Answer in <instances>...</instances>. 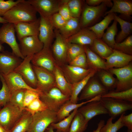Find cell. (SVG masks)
Returning a JSON list of instances; mask_svg holds the SVG:
<instances>
[{"instance_id": "obj_3", "label": "cell", "mask_w": 132, "mask_h": 132, "mask_svg": "<svg viewBox=\"0 0 132 132\" xmlns=\"http://www.w3.org/2000/svg\"><path fill=\"white\" fill-rule=\"evenodd\" d=\"M39 98L48 109L57 112L65 103L70 100V97L54 87L47 91L40 92Z\"/></svg>"}, {"instance_id": "obj_56", "label": "cell", "mask_w": 132, "mask_h": 132, "mask_svg": "<svg viewBox=\"0 0 132 132\" xmlns=\"http://www.w3.org/2000/svg\"><path fill=\"white\" fill-rule=\"evenodd\" d=\"M7 21L2 17L0 15V23L3 24L8 23Z\"/></svg>"}, {"instance_id": "obj_60", "label": "cell", "mask_w": 132, "mask_h": 132, "mask_svg": "<svg viewBox=\"0 0 132 132\" xmlns=\"http://www.w3.org/2000/svg\"><path fill=\"white\" fill-rule=\"evenodd\" d=\"M0 107H1V106H0Z\"/></svg>"}, {"instance_id": "obj_18", "label": "cell", "mask_w": 132, "mask_h": 132, "mask_svg": "<svg viewBox=\"0 0 132 132\" xmlns=\"http://www.w3.org/2000/svg\"><path fill=\"white\" fill-rule=\"evenodd\" d=\"M38 37L44 47H50L55 38L54 28L50 19L40 17Z\"/></svg>"}, {"instance_id": "obj_16", "label": "cell", "mask_w": 132, "mask_h": 132, "mask_svg": "<svg viewBox=\"0 0 132 132\" xmlns=\"http://www.w3.org/2000/svg\"><path fill=\"white\" fill-rule=\"evenodd\" d=\"M59 66L67 81L72 84L83 79L92 69H83L72 66L68 64Z\"/></svg>"}, {"instance_id": "obj_46", "label": "cell", "mask_w": 132, "mask_h": 132, "mask_svg": "<svg viewBox=\"0 0 132 132\" xmlns=\"http://www.w3.org/2000/svg\"><path fill=\"white\" fill-rule=\"evenodd\" d=\"M68 64L72 66L83 69H90L88 65L86 56L85 52L77 56Z\"/></svg>"}, {"instance_id": "obj_2", "label": "cell", "mask_w": 132, "mask_h": 132, "mask_svg": "<svg viewBox=\"0 0 132 132\" xmlns=\"http://www.w3.org/2000/svg\"><path fill=\"white\" fill-rule=\"evenodd\" d=\"M107 7L105 3L95 6H89L85 3L79 18L81 28H88L94 25L104 16Z\"/></svg>"}, {"instance_id": "obj_47", "label": "cell", "mask_w": 132, "mask_h": 132, "mask_svg": "<svg viewBox=\"0 0 132 132\" xmlns=\"http://www.w3.org/2000/svg\"><path fill=\"white\" fill-rule=\"evenodd\" d=\"M40 92L39 91L26 89L25 91L24 97V108L28 106L35 99L39 97Z\"/></svg>"}, {"instance_id": "obj_32", "label": "cell", "mask_w": 132, "mask_h": 132, "mask_svg": "<svg viewBox=\"0 0 132 132\" xmlns=\"http://www.w3.org/2000/svg\"><path fill=\"white\" fill-rule=\"evenodd\" d=\"M115 13L107 14L99 22L88 28L95 34L97 38L101 39L105 30L108 27L111 22L114 19Z\"/></svg>"}, {"instance_id": "obj_9", "label": "cell", "mask_w": 132, "mask_h": 132, "mask_svg": "<svg viewBox=\"0 0 132 132\" xmlns=\"http://www.w3.org/2000/svg\"><path fill=\"white\" fill-rule=\"evenodd\" d=\"M100 101L113 119L128 110L132 109V103L110 98L101 97Z\"/></svg>"}, {"instance_id": "obj_21", "label": "cell", "mask_w": 132, "mask_h": 132, "mask_svg": "<svg viewBox=\"0 0 132 132\" xmlns=\"http://www.w3.org/2000/svg\"><path fill=\"white\" fill-rule=\"evenodd\" d=\"M106 65L107 70L113 68H119L129 64L132 60V55L113 49L112 54L105 58Z\"/></svg>"}, {"instance_id": "obj_35", "label": "cell", "mask_w": 132, "mask_h": 132, "mask_svg": "<svg viewBox=\"0 0 132 132\" xmlns=\"http://www.w3.org/2000/svg\"><path fill=\"white\" fill-rule=\"evenodd\" d=\"M88 122L77 111L72 120L68 132H84L87 127Z\"/></svg>"}, {"instance_id": "obj_25", "label": "cell", "mask_w": 132, "mask_h": 132, "mask_svg": "<svg viewBox=\"0 0 132 132\" xmlns=\"http://www.w3.org/2000/svg\"><path fill=\"white\" fill-rule=\"evenodd\" d=\"M101 96H97L88 100L79 103H74L70 100L65 103L56 112L58 122L60 121L68 116L75 109L78 108L88 103L94 101L100 100Z\"/></svg>"}, {"instance_id": "obj_33", "label": "cell", "mask_w": 132, "mask_h": 132, "mask_svg": "<svg viewBox=\"0 0 132 132\" xmlns=\"http://www.w3.org/2000/svg\"><path fill=\"white\" fill-rule=\"evenodd\" d=\"M97 72L102 84L108 90H113L116 88L117 80L113 75L107 70H101Z\"/></svg>"}, {"instance_id": "obj_13", "label": "cell", "mask_w": 132, "mask_h": 132, "mask_svg": "<svg viewBox=\"0 0 132 132\" xmlns=\"http://www.w3.org/2000/svg\"><path fill=\"white\" fill-rule=\"evenodd\" d=\"M108 91L94 76L89 80L82 91L79 100H88L98 96H101L108 92Z\"/></svg>"}, {"instance_id": "obj_10", "label": "cell", "mask_w": 132, "mask_h": 132, "mask_svg": "<svg viewBox=\"0 0 132 132\" xmlns=\"http://www.w3.org/2000/svg\"><path fill=\"white\" fill-rule=\"evenodd\" d=\"M40 17L50 19L52 16L58 12L61 0H28Z\"/></svg>"}, {"instance_id": "obj_48", "label": "cell", "mask_w": 132, "mask_h": 132, "mask_svg": "<svg viewBox=\"0 0 132 132\" xmlns=\"http://www.w3.org/2000/svg\"><path fill=\"white\" fill-rule=\"evenodd\" d=\"M21 0H8L5 1L0 0V15L2 17L5 13Z\"/></svg>"}, {"instance_id": "obj_22", "label": "cell", "mask_w": 132, "mask_h": 132, "mask_svg": "<svg viewBox=\"0 0 132 132\" xmlns=\"http://www.w3.org/2000/svg\"><path fill=\"white\" fill-rule=\"evenodd\" d=\"M97 38L92 31L88 28H85L81 29L77 33L66 40L69 43L89 47Z\"/></svg>"}, {"instance_id": "obj_53", "label": "cell", "mask_w": 132, "mask_h": 132, "mask_svg": "<svg viewBox=\"0 0 132 132\" xmlns=\"http://www.w3.org/2000/svg\"><path fill=\"white\" fill-rule=\"evenodd\" d=\"M105 121L103 120H100L98 124L97 129L94 130L92 132H100L101 129L105 125Z\"/></svg>"}, {"instance_id": "obj_55", "label": "cell", "mask_w": 132, "mask_h": 132, "mask_svg": "<svg viewBox=\"0 0 132 132\" xmlns=\"http://www.w3.org/2000/svg\"><path fill=\"white\" fill-rule=\"evenodd\" d=\"M11 130H8L5 129L0 124V132H10Z\"/></svg>"}, {"instance_id": "obj_23", "label": "cell", "mask_w": 132, "mask_h": 132, "mask_svg": "<svg viewBox=\"0 0 132 132\" xmlns=\"http://www.w3.org/2000/svg\"><path fill=\"white\" fill-rule=\"evenodd\" d=\"M2 76L11 92L20 89H25L39 91L29 86L19 74L13 71Z\"/></svg>"}, {"instance_id": "obj_12", "label": "cell", "mask_w": 132, "mask_h": 132, "mask_svg": "<svg viewBox=\"0 0 132 132\" xmlns=\"http://www.w3.org/2000/svg\"><path fill=\"white\" fill-rule=\"evenodd\" d=\"M32 65L37 80L36 89L43 92L56 87L53 73L44 68Z\"/></svg>"}, {"instance_id": "obj_7", "label": "cell", "mask_w": 132, "mask_h": 132, "mask_svg": "<svg viewBox=\"0 0 132 132\" xmlns=\"http://www.w3.org/2000/svg\"><path fill=\"white\" fill-rule=\"evenodd\" d=\"M54 32L55 40L50 47L52 54L58 66L68 64L67 58L69 43L58 30L54 29Z\"/></svg>"}, {"instance_id": "obj_19", "label": "cell", "mask_w": 132, "mask_h": 132, "mask_svg": "<svg viewBox=\"0 0 132 132\" xmlns=\"http://www.w3.org/2000/svg\"><path fill=\"white\" fill-rule=\"evenodd\" d=\"M77 111L88 122L96 116L108 114L107 110L100 100L89 102L78 108Z\"/></svg>"}, {"instance_id": "obj_36", "label": "cell", "mask_w": 132, "mask_h": 132, "mask_svg": "<svg viewBox=\"0 0 132 132\" xmlns=\"http://www.w3.org/2000/svg\"><path fill=\"white\" fill-rule=\"evenodd\" d=\"M78 108L74 110L68 116L61 121L56 123H51L50 125L56 132H68L72 120Z\"/></svg>"}, {"instance_id": "obj_54", "label": "cell", "mask_w": 132, "mask_h": 132, "mask_svg": "<svg viewBox=\"0 0 132 132\" xmlns=\"http://www.w3.org/2000/svg\"><path fill=\"white\" fill-rule=\"evenodd\" d=\"M45 132H55L54 131V129L52 128L50 125L49 127H48L45 130Z\"/></svg>"}, {"instance_id": "obj_14", "label": "cell", "mask_w": 132, "mask_h": 132, "mask_svg": "<svg viewBox=\"0 0 132 132\" xmlns=\"http://www.w3.org/2000/svg\"><path fill=\"white\" fill-rule=\"evenodd\" d=\"M19 48L21 53L24 58L33 55L40 51L44 45L38 35L24 37L19 40Z\"/></svg>"}, {"instance_id": "obj_15", "label": "cell", "mask_w": 132, "mask_h": 132, "mask_svg": "<svg viewBox=\"0 0 132 132\" xmlns=\"http://www.w3.org/2000/svg\"><path fill=\"white\" fill-rule=\"evenodd\" d=\"M33 55L28 56L25 57L14 71L20 75L29 86L36 89L37 80L31 63Z\"/></svg>"}, {"instance_id": "obj_6", "label": "cell", "mask_w": 132, "mask_h": 132, "mask_svg": "<svg viewBox=\"0 0 132 132\" xmlns=\"http://www.w3.org/2000/svg\"><path fill=\"white\" fill-rule=\"evenodd\" d=\"M108 71L117 77L115 91L127 90L132 88V64L119 68H113Z\"/></svg>"}, {"instance_id": "obj_27", "label": "cell", "mask_w": 132, "mask_h": 132, "mask_svg": "<svg viewBox=\"0 0 132 132\" xmlns=\"http://www.w3.org/2000/svg\"><path fill=\"white\" fill-rule=\"evenodd\" d=\"M87 63L89 68L98 71L101 70H107L105 61L88 46H84Z\"/></svg>"}, {"instance_id": "obj_26", "label": "cell", "mask_w": 132, "mask_h": 132, "mask_svg": "<svg viewBox=\"0 0 132 132\" xmlns=\"http://www.w3.org/2000/svg\"><path fill=\"white\" fill-rule=\"evenodd\" d=\"M53 73L55 83V86L65 95L70 97L72 91V84L66 80L59 66L57 64Z\"/></svg>"}, {"instance_id": "obj_59", "label": "cell", "mask_w": 132, "mask_h": 132, "mask_svg": "<svg viewBox=\"0 0 132 132\" xmlns=\"http://www.w3.org/2000/svg\"><path fill=\"white\" fill-rule=\"evenodd\" d=\"M26 132H29L27 131Z\"/></svg>"}, {"instance_id": "obj_4", "label": "cell", "mask_w": 132, "mask_h": 132, "mask_svg": "<svg viewBox=\"0 0 132 132\" xmlns=\"http://www.w3.org/2000/svg\"><path fill=\"white\" fill-rule=\"evenodd\" d=\"M57 122L56 112L47 109L32 115V121L27 131L44 132L51 123Z\"/></svg>"}, {"instance_id": "obj_39", "label": "cell", "mask_w": 132, "mask_h": 132, "mask_svg": "<svg viewBox=\"0 0 132 132\" xmlns=\"http://www.w3.org/2000/svg\"><path fill=\"white\" fill-rule=\"evenodd\" d=\"M85 1L81 0H68V6L72 17L80 18Z\"/></svg>"}, {"instance_id": "obj_31", "label": "cell", "mask_w": 132, "mask_h": 132, "mask_svg": "<svg viewBox=\"0 0 132 132\" xmlns=\"http://www.w3.org/2000/svg\"><path fill=\"white\" fill-rule=\"evenodd\" d=\"M97 71L92 69L89 74L82 80L72 84V93L70 98V100L74 103H77L79 100L78 96L89 80L97 72Z\"/></svg>"}, {"instance_id": "obj_50", "label": "cell", "mask_w": 132, "mask_h": 132, "mask_svg": "<svg viewBox=\"0 0 132 132\" xmlns=\"http://www.w3.org/2000/svg\"><path fill=\"white\" fill-rule=\"evenodd\" d=\"M50 20L54 29L58 30L64 26L66 21L58 12L53 14Z\"/></svg>"}, {"instance_id": "obj_44", "label": "cell", "mask_w": 132, "mask_h": 132, "mask_svg": "<svg viewBox=\"0 0 132 132\" xmlns=\"http://www.w3.org/2000/svg\"><path fill=\"white\" fill-rule=\"evenodd\" d=\"M113 49H116L126 54L132 55V35L128 36L122 42L116 43Z\"/></svg>"}, {"instance_id": "obj_49", "label": "cell", "mask_w": 132, "mask_h": 132, "mask_svg": "<svg viewBox=\"0 0 132 132\" xmlns=\"http://www.w3.org/2000/svg\"><path fill=\"white\" fill-rule=\"evenodd\" d=\"M68 0H61L58 12L66 21L72 17L68 6Z\"/></svg>"}, {"instance_id": "obj_5", "label": "cell", "mask_w": 132, "mask_h": 132, "mask_svg": "<svg viewBox=\"0 0 132 132\" xmlns=\"http://www.w3.org/2000/svg\"><path fill=\"white\" fill-rule=\"evenodd\" d=\"M25 111L9 102L0 110V124L6 130H11Z\"/></svg>"}, {"instance_id": "obj_52", "label": "cell", "mask_w": 132, "mask_h": 132, "mask_svg": "<svg viewBox=\"0 0 132 132\" xmlns=\"http://www.w3.org/2000/svg\"><path fill=\"white\" fill-rule=\"evenodd\" d=\"M85 3L91 6H95L99 5L103 3H106L107 7H111L113 3L110 0H86Z\"/></svg>"}, {"instance_id": "obj_28", "label": "cell", "mask_w": 132, "mask_h": 132, "mask_svg": "<svg viewBox=\"0 0 132 132\" xmlns=\"http://www.w3.org/2000/svg\"><path fill=\"white\" fill-rule=\"evenodd\" d=\"M81 29L79 18L72 17L66 21L64 26L58 31L61 35L66 39L76 33Z\"/></svg>"}, {"instance_id": "obj_58", "label": "cell", "mask_w": 132, "mask_h": 132, "mask_svg": "<svg viewBox=\"0 0 132 132\" xmlns=\"http://www.w3.org/2000/svg\"><path fill=\"white\" fill-rule=\"evenodd\" d=\"M126 132H132V130L128 129L127 131Z\"/></svg>"}, {"instance_id": "obj_1", "label": "cell", "mask_w": 132, "mask_h": 132, "mask_svg": "<svg viewBox=\"0 0 132 132\" xmlns=\"http://www.w3.org/2000/svg\"><path fill=\"white\" fill-rule=\"evenodd\" d=\"M37 13L35 9L27 0H21L2 17L8 22L15 24L35 21L37 19Z\"/></svg>"}, {"instance_id": "obj_51", "label": "cell", "mask_w": 132, "mask_h": 132, "mask_svg": "<svg viewBox=\"0 0 132 132\" xmlns=\"http://www.w3.org/2000/svg\"><path fill=\"white\" fill-rule=\"evenodd\" d=\"M125 113L121 115V122L124 126L132 130V113L125 115Z\"/></svg>"}, {"instance_id": "obj_34", "label": "cell", "mask_w": 132, "mask_h": 132, "mask_svg": "<svg viewBox=\"0 0 132 132\" xmlns=\"http://www.w3.org/2000/svg\"><path fill=\"white\" fill-rule=\"evenodd\" d=\"M32 115L25 110L22 115L11 130L10 132H26L31 123Z\"/></svg>"}, {"instance_id": "obj_43", "label": "cell", "mask_w": 132, "mask_h": 132, "mask_svg": "<svg viewBox=\"0 0 132 132\" xmlns=\"http://www.w3.org/2000/svg\"><path fill=\"white\" fill-rule=\"evenodd\" d=\"M121 115L114 123H113V120L110 117L107 120L106 124L101 129L100 132H117L124 126L121 122Z\"/></svg>"}, {"instance_id": "obj_29", "label": "cell", "mask_w": 132, "mask_h": 132, "mask_svg": "<svg viewBox=\"0 0 132 132\" xmlns=\"http://www.w3.org/2000/svg\"><path fill=\"white\" fill-rule=\"evenodd\" d=\"M93 52L103 59L111 55L113 49L109 46L101 39L96 38L92 45L88 47Z\"/></svg>"}, {"instance_id": "obj_40", "label": "cell", "mask_w": 132, "mask_h": 132, "mask_svg": "<svg viewBox=\"0 0 132 132\" xmlns=\"http://www.w3.org/2000/svg\"><path fill=\"white\" fill-rule=\"evenodd\" d=\"M0 80L2 84V87L0 90V105L4 106L10 102L11 93L4 78L0 74Z\"/></svg>"}, {"instance_id": "obj_45", "label": "cell", "mask_w": 132, "mask_h": 132, "mask_svg": "<svg viewBox=\"0 0 132 132\" xmlns=\"http://www.w3.org/2000/svg\"><path fill=\"white\" fill-rule=\"evenodd\" d=\"M26 89H18L11 93L9 102L21 108L24 109L23 101Z\"/></svg>"}, {"instance_id": "obj_57", "label": "cell", "mask_w": 132, "mask_h": 132, "mask_svg": "<svg viewBox=\"0 0 132 132\" xmlns=\"http://www.w3.org/2000/svg\"><path fill=\"white\" fill-rule=\"evenodd\" d=\"M4 48L3 45V44L0 41V52L4 51Z\"/></svg>"}, {"instance_id": "obj_41", "label": "cell", "mask_w": 132, "mask_h": 132, "mask_svg": "<svg viewBox=\"0 0 132 132\" xmlns=\"http://www.w3.org/2000/svg\"><path fill=\"white\" fill-rule=\"evenodd\" d=\"M85 52L84 46L75 43H69L67 63L68 64L76 57Z\"/></svg>"}, {"instance_id": "obj_42", "label": "cell", "mask_w": 132, "mask_h": 132, "mask_svg": "<svg viewBox=\"0 0 132 132\" xmlns=\"http://www.w3.org/2000/svg\"><path fill=\"white\" fill-rule=\"evenodd\" d=\"M47 109L45 104L40 98L38 97L34 100L24 109L33 115L37 112L43 111Z\"/></svg>"}, {"instance_id": "obj_8", "label": "cell", "mask_w": 132, "mask_h": 132, "mask_svg": "<svg viewBox=\"0 0 132 132\" xmlns=\"http://www.w3.org/2000/svg\"><path fill=\"white\" fill-rule=\"evenodd\" d=\"M15 33L13 24L8 22L3 24L0 28V41L3 44L6 43L8 44L14 54L23 59L24 58L20 52L19 44L16 41Z\"/></svg>"}, {"instance_id": "obj_17", "label": "cell", "mask_w": 132, "mask_h": 132, "mask_svg": "<svg viewBox=\"0 0 132 132\" xmlns=\"http://www.w3.org/2000/svg\"><path fill=\"white\" fill-rule=\"evenodd\" d=\"M23 59L12 52L4 51L0 52V74L7 75L14 71Z\"/></svg>"}, {"instance_id": "obj_24", "label": "cell", "mask_w": 132, "mask_h": 132, "mask_svg": "<svg viewBox=\"0 0 132 132\" xmlns=\"http://www.w3.org/2000/svg\"><path fill=\"white\" fill-rule=\"evenodd\" d=\"M111 9L105 13L104 16L110 13H118L122 17L131 20L132 14V1L130 0H113Z\"/></svg>"}, {"instance_id": "obj_11", "label": "cell", "mask_w": 132, "mask_h": 132, "mask_svg": "<svg viewBox=\"0 0 132 132\" xmlns=\"http://www.w3.org/2000/svg\"><path fill=\"white\" fill-rule=\"evenodd\" d=\"M31 62L32 65L44 68L53 73L57 64L50 47H44L40 51L33 55Z\"/></svg>"}, {"instance_id": "obj_37", "label": "cell", "mask_w": 132, "mask_h": 132, "mask_svg": "<svg viewBox=\"0 0 132 132\" xmlns=\"http://www.w3.org/2000/svg\"><path fill=\"white\" fill-rule=\"evenodd\" d=\"M112 24L107 28L106 32L104 33L101 39L109 46L113 49L116 43L115 36L118 31L117 22L115 19Z\"/></svg>"}, {"instance_id": "obj_38", "label": "cell", "mask_w": 132, "mask_h": 132, "mask_svg": "<svg viewBox=\"0 0 132 132\" xmlns=\"http://www.w3.org/2000/svg\"><path fill=\"white\" fill-rule=\"evenodd\" d=\"M101 97H108L120 100L132 102V88L120 91H110L101 96Z\"/></svg>"}, {"instance_id": "obj_30", "label": "cell", "mask_w": 132, "mask_h": 132, "mask_svg": "<svg viewBox=\"0 0 132 132\" xmlns=\"http://www.w3.org/2000/svg\"><path fill=\"white\" fill-rule=\"evenodd\" d=\"M114 19L120 24L121 30L117 35L116 43L121 42L131 35L132 31V23L121 18L115 13Z\"/></svg>"}, {"instance_id": "obj_20", "label": "cell", "mask_w": 132, "mask_h": 132, "mask_svg": "<svg viewBox=\"0 0 132 132\" xmlns=\"http://www.w3.org/2000/svg\"><path fill=\"white\" fill-rule=\"evenodd\" d=\"M40 22V17L31 22H22L14 24L18 40L26 36L38 35Z\"/></svg>"}]
</instances>
